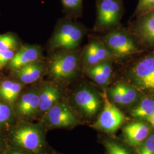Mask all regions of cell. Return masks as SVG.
I'll return each instance as SVG.
<instances>
[{
    "label": "cell",
    "mask_w": 154,
    "mask_h": 154,
    "mask_svg": "<svg viewBox=\"0 0 154 154\" xmlns=\"http://www.w3.org/2000/svg\"><path fill=\"white\" fill-rule=\"evenodd\" d=\"M11 147L35 154H45L46 128L41 123L19 121L8 130Z\"/></svg>",
    "instance_id": "6da1fadb"
},
{
    "label": "cell",
    "mask_w": 154,
    "mask_h": 154,
    "mask_svg": "<svg viewBox=\"0 0 154 154\" xmlns=\"http://www.w3.org/2000/svg\"><path fill=\"white\" fill-rule=\"evenodd\" d=\"M40 122L48 130L71 129L81 125V122L69 105L59 100L45 112Z\"/></svg>",
    "instance_id": "7a4b0ae2"
},
{
    "label": "cell",
    "mask_w": 154,
    "mask_h": 154,
    "mask_svg": "<svg viewBox=\"0 0 154 154\" xmlns=\"http://www.w3.org/2000/svg\"><path fill=\"white\" fill-rule=\"evenodd\" d=\"M103 98V109L92 126L107 134H113L122 125L125 121V116L121 110L110 102L105 91Z\"/></svg>",
    "instance_id": "3957f363"
},
{
    "label": "cell",
    "mask_w": 154,
    "mask_h": 154,
    "mask_svg": "<svg viewBox=\"0 0 154 154\" xmlns=\"http://www.w3.org/2000/svg\"><path fill=\"white\" fill-rule=\"evenodd\" d=\"M130 77L138 88L154 92V54L137 63L130 71Z\"/></svg>",
    "instance_id": "277c9868"
},
{
    "label": "cell",
    "mask_w": 154,
    "mask_h": 154,
    "mask_svg": "<svg viewBox=\"0 0 154 154\" xmlns=\"http://www.w3.org/2000/svg\"><path fill=\"white\" fill-rule=\"evenodd\" d=\"M78 60L77 56L72 53L55 55L50 66L51 75L57 80H63L73 77L77 72Z\"/></svg>",
    "instance_id": "5b68a950"
},
{
    "label": "cell",
    "mask_w": 154,
    "mask_h": 154,
    "mask_svg": "<svg viewBox=\"0 0 154 154\" xmlns=\"http://www.w3.org/2000/svg\"><path fill=\"white\" fill-rule=\"evenodd\" d=\"M39 90L32 88L22 94L16 105L19 121L33 122L39 115Z\"/></svg>",
    "instance_id": "8992f818"
},
{
    "label": "cell",
    "mask_w": 154,
    "mask_h": 154,
    "mask_svg": "<svg viewBox=\"0 0 154 154\" xmlns=\"http://www.w3.org/2000/svg\"><path fill=\"white\" fill-rule=\"evenodd\" d=\"M73 100L78 109L88 118L95 116L101 106L99 95L92 89L86 87L78 89L74 94Z\"/></svg>",
    "instance_id": "52a82bcc"
},
{
    "label": "cell",
    "mask_w": 154,
    "mask_h": 154,
    "mask_svg": "<svg viewBox=\"0 0 154 154\" xmlns=\"http://www.w3.org/2000/svg\"><path fill=\"white\" fill-rule=\"evenodd\" d=\"M81 29L72 23H65L55 33L52 44L55 48L72 50L77 48L82 38Z\"/></svg>",
    "instance_id": "ba28073f"
},
{
    "label": "cell",
    "mask_w": 154,
    "mask_h": 154,
    "mask_svg": "<svg viewBox=\"0 0 154 154\" xmlns=\"http://www.w3.org/2000/svg\"><path fill=\"white\" fill-rule=\"evenodd\" d=\"M105 41L108 49L119 57L131 55L137 50L132 39L121 32L110 33L106 36Z\"/></svg>",
    "instance_id": "9c48e42d"
},
{
    "label": "cell",
    "mask_w": 154,
    "mask_h": 154,
    "mask_svg": "<svg viewBox=\"0 0 154 154\" xmlns=\"http://www.w3.org/2000/svg\"><path fill=\"white\" fill-rule=\"evenodd\" d=\"M119 0H99L98 21L103 26H110L118 21L121 13Z\"/></svg>",
    "instance_id": "30bf717a"
},
{
    "label": "cell",
    "mask_w": 154,
    "mask_h": 154,
    "mask_svg": "<svg viewBox=\"0 0 154 154\" xmlns=\"http://www.w3.org/2000/svg\"><path fill=\"white\" fill-rule=\"evenodd\" d=\"M151 127L143 121L134 122L123 128V134L126 141L134 147H139L149 137Z\"/></svg>",
    "instance_id": "8fae6325"
},
{
    "label": "cell",
    "mask_w": 154,
    "mask_h": 154,
    "mask_svg": "<svg viewBox=\"0 0 154 154\" xmlns=\"http://www.w3.org/2000/svg\"><path fill=\"white\" fill-rule=\"evenodd\" d=\"M112 100L118 105H131L138 98V91L135 88L123 83H118L109 91Z\"/></svg>",
    "instance_id": "7c38bea8"
},
{
    "label": "cell",
    "mask_w": 154,
    "mask_h": 154,
    "mask_svg": "<svg viewBox=\"0 0 154 154\" xmlns=\"http://www.w3.org/2000/svg\"><path fill=\"white\" fill-rule=\"evenodd\" d=\"M60 88L52 84H46L39 90V114L42 116L51 107L60 100Z\"/></svg>",
    "instance_id": "4fadbf2b"
},
{
    "label": "cell",
    "mask_w": 154,
    "mask_h": 154,
    "mask_svg": "<svg viewBox=\"0 0 154 154\" xmlns=\"http://www.w3.org/2000/svg\"><path fill=\"white\" fill-rule=\"evenodd\" d=\"M40 52L37 48L25 46L19 50L9 61V67L17 70L29 64L35 62L39 57Z\"/></svg>",
    "instance_id": "5bb4252c"
},
{
    "label": "cell",
    "mask_w": 154,
    "mask_h": 154,
    "mask_svg": "<svg viewBox=\"0 0 154 154\" xmlns=\"http://www.w3.org/2000/svg\"><path fill=\"white\" fill-rule=\"evenodd\" d=\"M137 32L144 42L154 45V11L139 16Z\"/></svg>",
    "instance_id": "9a60e30c"
},
{
    "label": "cell",
    "mask_w": 154,
    "mask_h": 154,
    "mask_svg": "<svg viewBox=\"0 0 154 154\" xmlns=\"http://www.w3.org/2000/svg\"><path fill=\"white\" fill-rule=\"evenodd\" d=\"M42 72V65L35 62L15 70L14 74L22 84H30L38 80Z\"/></svg>",
    "instance_id": "2e32d148"
},
{
    "label": "cell",
    "mask_w": 154,
    "mask_h": 154,
    "mask_svg": "<svg viewBox=\"0 0 154 154\" xmlns=\"http://www.w3.org/2000/svg\"><path fill=\"white\" fill-rule=\"evenodd\" d=\"M88 73L89 76L99 85H107L110 82L111 77V65L107 61L102 62L91 67L88 70Z\"/></svg>",
    "instance_id": "e0dca14e"
},
{
    "label": "cell",
    "mask_w": 154,
    "mask_h": 154,
    "mask_svg": "<svg viewBox=\"0 0 154 154\" xmlns=\"http://www.w3.org/2000/svg\"><path fill=\"white\" fill-rule=\"evenodd\" d=\"M22 89V83L5 80L0 83V97L6 102L13 103L18 98Z\"/></svg>",
    "instance_id": "ac0fdd59"
},
{
    "label": "cell",
    "mask_w": 154,
    "mask_h": 154,
    "mask_svg": "<svg viewBox=\"0 0 154 154\" xmlns=\"http://www.w3.org/2000/svg\"><path fill=\"white\" fill-rule=\"evenodd\" d=\"M154 112V100L143 98L139 105L131 111V116L137 119H147Z\"/></svg>",
    "instance_id": "d6986e66"
},
{
    "label": "cell",
    "mask_w": 154,
    "mask_h": 154,
    "mask_svg": "<svg viewBox=\"0 0 154 154\" xmlns=\"http://www.w3.org/2000/svg\"><path fill=\"white\" fill-rule=\"evenodd\" d=\"M14 123V117L11 108L0 100V130H9Z\"/></svg>",
    "instance_id": "ffe728a7"
},
{
    "label": "cell",
    "mask_w": 154,
    "mask_h": 154,
    "mask_svg": "<svg viewBox=\"0 0 154 154\" xmlns=\"http://www.w3.org/2000/svg\"><path fill=\"white\" fill-rule=\"evenodd\" d=\"M103 144L108 154H130L121 144L112 140L105 139Z\"/></svg>",
    "instance_id": "44dd1931"
},
{
    "label": "cell",
    "mask_w": 154,
    "mask_h": 154,
    "mask_svg": "<svg viewBox=\"0 0 154 154\" xmlns=\"http://www.w3.org/2000/svg\"><path fill=\"white\" fill-rule=\"evenodd\" d=\"M85 62L88 66H94L102 62L94 47L93 43L88 45L85 51Z\"/></svg>",
    "instance_id": "7402d4cb"
},
{
    "label": "cell",
    "mask_w": 154,
    "mask_h": 154,
    "mask_svg": "<svg viewBox=\"0 0 154 154\" xmlns=\"http://www.w3.org/2000/svg\"><path fill=\"white\" fill-rule=\"evenodd\" d=\"M17 44L16 39L11 34L0 35V51L14 50Z\"/></svg>",
    "instance_id": "603a6c76"
},
{
    "label": "cell",
    "mask_w": 154,
    "mask_h": 154,
    "mask_svg": "<svg viewBox=\"0 0 154 154\" xmlns=\"http://www.w3.org/2000/svg\"><path fill=\"white\" fill-rule=\"evenodd\" d=\"M138 154H154V133L138 147Z\"/></svg>",
    "instance_id": "cb8c5ba5"
},
{
    "label": "cell",
    "mask_w": 154,
    "mask_h": 154,
    "mask_svg": "<svg viewBox=\"0 0 154 154\" xmlns=\"http://www.w3.org/2000/svg\"><path fill=\"white\" fill-rule=\"evenodd\" d=\"M154 11V0H139L136 13L138 16Z\"/></svg>",
    "instance_id": "d4e9b609"
},
{
    "label": "cell",
    "mask_w": 154,
    "mask_h": 154,
    "mask_svg": "<svg viewBox=\"0 0 154 154\" xmlns=\"http://www.w3.org/2000/svg\"><path fill=\"white\" fill-rule=\"evenodd\" d=\"M63 6L71 11H77L82 6V0H61Z\"/></svg>",
    "instance_id": "484cf974"
},
{
    "label": "cell",
    "mask_w": 154,
    "mask_h": 154,
    "mask_svg": "<svg viewBox=\"0 0 154 154\" xmlns=\"http://www.w3.org/2000/svg\"><path fill=\"white\" fill-rule=\"evenodd\" d=\"M14 50L0 51V65L4 66L8 62L11 60L14 55Z\"/></svg>",
    "instance_id": "4316f807"
},
{
    "label": "cell",
    "mask_w": 154,
    "mask_h": 154,
    "mask_svg": "<svg viewBox=\"0 0 154 154\" xmlns=\"http://www.w3.org/2000/svg\"><path fill=\"white\" fill-rule=\"evenodd\" d=\"M4 154H35L26 151H24V150H21V149H15V148H13L11 147L10 149H7L5 152Z\"/></svg>",
    "instance_id": "83f0119b"
},
{
    "label": "cell",
    "mask_w": 154,
    "mask_h": 154,
    "mask_svg": "<svg viewBox=\"0 0 154 154\" xmlns=\"http://www.w3.org/2000/svg\"><path fill=\"white\" fill-rule=\"evenodd\" d=\"M4 149H5L4 139L3 135L0 132V154H2L4 152Z\"/></svg>",
    "instance_id": "f1b7e54d"
},
{
    "label": "cell",
    "mask_w": 154,
    "mask_h": 154,
    "mask_svg": "<svg viewBox=\"0 0 154 154\" xmlns=\"http://www.w3.org/2000/svg\"><path fill=\"white\" fill-rule=\"evenodd\" d=\"M154 127V112L146 119Z\"/></svg>",
    "instance_id": "f546056e"
},
{
    "label": "cell",
    "mask_w": 154,
    "mask_h": 154,
    "mask_svg": "<svg viewBox=\"0 0 154 154\" xmlns=\"http://www.w3.org/2000/svg\"><path fill=\"white\" fill-rule=\"evenodd\" d=\"M52 154H59V153H57V152H54V153H52Z\"/></svg>",
    "instance_id": "4dcf8cb0"
},
{
    "label": "cell",
    "mask_w": 154,
    "mask_h": 154,
    "mask_svg": "<svg viewBox=\"0 0 154 154\" xmlns=\"http://www.w3.org/2000/svg\"><path fill=\"white\" fill-rule=\"evenodd\" d=\"M1 65H0V69H1Z\"/></svg>",
    "instance_id": "1f68e13d"
},
{
    "label": "cell",
    "mask_w": 154,
    "mask_h": 154,
    "mask_svg": "<svg viewBox=\"0 0 154 154\" xmlns=\"http://www.w3.org/2000/svg\"></svg>",
    "instance_id": "d6a6232c"
}]
</instances>
